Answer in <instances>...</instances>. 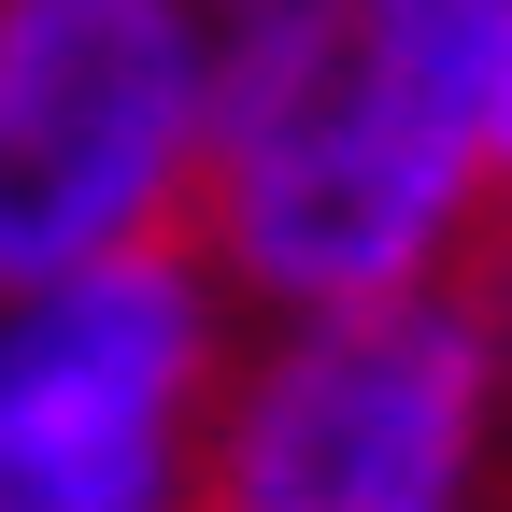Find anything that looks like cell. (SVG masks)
<instances>
[{
  "mask_svg": "<svg viewBox=\"0 0 512 512\" xmlns=\"http://www.w3.org/2000/svg\"><path fill=\"white\" fill-rule=\"evenodd\" d=\"M200 29V256L242 313H356L470 271L498 228L512 0H200Z\"/></svg>",
  "mask_w": 512,
  "mask_h": 512,
  "instance_id": "1",
  "label": "cell"
},
{
  "mask_svg": "<svg viewBox=\"0 0 512 512\" xmlns=\"http://www.w3.org/2000/svg\"><path fill=\"white\" fill-rule=\"evenodd\" d=\"M498 356L456 285L356 313H242V356L200 427V512H484Z\"/></svg>",
  "mask_w": 512,
  "mask_h": 512,
  "instance_id": "2",
  "label": "cell"
},
{
  "mask_svg": "<svg viewBox=\"0 0 512 512\" xmlns=\"http://www.w3.org/2000/svg\"><path fill=\"white\" fill-rule=\"evenodd\" d=\"M200 171V0H0V299L143 242H200Z\"/></svg>",
  "mask_w": 512,
  "mask_h": 512,
  "instance_id": "3",
  "label": "cell"
},
{
  "mask_svg": "<svg viewBox=\"0 0 512 512\" xmlns=\"http://www.w3.org/2000/svg\"><path fill=\"white\" fill-rule=\"evenodd\" d=\"M242 299L200 242L0 299V512H200V427Z\"/></svg>",
  "mask_w": 512,
  "mask_h": 512,
  "instance_id": "4",
  "label": "cell"
},
{
  "mask_svg": "<svg viewBox=\"0 0 512 512\" xmlns=\"http://www.w3.org/2000/svg\"><path fill=\"white\" fill-rule=\"evenodd\" d=\"M456 299H470V328H484V356H498V399H512V200H498V228L470 242Z\"/></svg>",
  "mask_w": 512,
  "mask_h": 512,
  "instance_id": "5",
  "label": "cell"
},
{
  "mask_svg": "<svg viewBox=\"0 0 512 512\" xmlns=\"http://www.w3.org/2000/svg\"><path fill=\"white\" fill-rule=\"evenodd\" d=\"M498 200H512V57H498Z\"/></svg>",
  "mask_w": 512,
  "mask_h": 512,
  "instance_id": "6",
  "label": "cell"
}]
</instances>
